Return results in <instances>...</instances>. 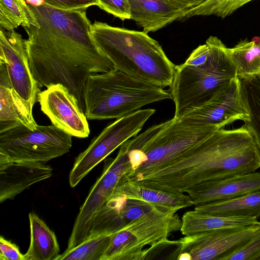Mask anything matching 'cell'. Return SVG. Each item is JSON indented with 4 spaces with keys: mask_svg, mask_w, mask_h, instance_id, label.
Returning a JSON list of instances; mask_svg holds the SVG:
<instances>
[{
    "mask_svg": "<svg viewBox=\"0 0 260 260\" xmlns=\"http://www.w3.org/2000/svg\"><path fill=\"white\" fill-rule=\"evenodd\" d=\"M40 27H24L31 72L40 88L57 84L75 96L85 113L83 89L91 75L114 69L91 35L86 9L64 10L27 4Z\"/></svg>",
    "mask_w": 260,
    "mask_h": 260,
    "instance_id": "cell-1",
    "label": "cell"
},
{
    "mask_svg": "<svg viewBox=\"0 0 260 260\" xmlns=\"http://www.w3.org/2000/svg\"><path fill=\"white\" fill-rule=\"evenodd\" d=\"M260 151L244 124L220 128L170 163L134 178L159 190L184 193L200 183L256 171Z\"/></svg>",
    "mask_w": 260,
    "mask_h": 260,
    "instance_id": "cell-2",
    "label": "cell"
},
{
    "mask_svg": "<svg viewBox=\"0 0 260 260\" xmlns=\"http://www.w3.org/2000/svg\"><path fill=\"white\" fill-rule=\"evenodd\" d=\"M91 35L115 69L162 88L171 85L176 65L147 33L95 21Z\"/></svg>",
    "mask_w": 260,
    "mask_h": 260,
    "instance_id": "cell-3",
    "label": "cell"
},
{
    "mask_svg": "<svg viewBox=\"0 0 260 260\" xmlns=\"http://www.w3.org/2000/svg\"><path fill=\"white\" fill-rule=\"evenodd\" d=\"M227 47L210 36L186 60L176 66L169 91L174 103V117L181 118L207 102L223 85L236 75Z\"/></svg>",
    "mask_w": 260,
    "mask_h": 260,
    "instance_id": "cell-4",
    "label": "cell"
},
{
    "mask_svg": "<svg viewBox=\"0 0 260 260\" xmlns=\"http://www.w3.org/2000/svg\"><path fill=\"white\" fill-rule=\"evenodd\" d=\"M167 99H171L169 90L115 68L90 75L83 89L85 114L89 120L118 119Z\"/></svg>",
    "mask_w": 260,
    "mask_h": 260,
    "instance_id": "cell-5",
    "label": "cell"
},
{
    "mask_svg": "<svg viewBox=\"0 0 260 260\" xmlns=\"http://www.w3.org/2000/svg\"><path fill=\"white\" fill-rule=\"evenodd\" d=\"M219 129L174 117L150 126L124 142L139 157V168L126 176L132 178L170 163Z\"/></svg>",
    "mask_w": 260,
    "mask_h": 260,
    "instance_id": "cell-6",
    "label": "cell"
},
{
    "mask_svg": "<svg viewBox=\"0 0 260 260\" xmlns=\"http://www.w3.org/2000/svg\"><path fill=\"white\" fill-rule=\"evenodd\" d=\"M72 138L53 124L21 125L0 134V159L46 163L69 152Z\"/></svg>",
    "mask_w": 260,
    "mask_h": 260,
    "instance_id": "cell-7",
    "label": "cell"
},
{
    "mask_svg": "<svg viewBox=\"0 0 260 260\" xmlns=\"http://www.w3.org/2000/svg\"><path fill=\"white\" fill-rule=\"evenodd\" d=\"M181 223L176 212L156 207L114 233L102 260H138L146 246L168 238Z\"/></svg>",
    "mask_w": 260,
    "mask_h": 260,
    "instance_id": "cell-8",
    "label": "cell"
},
{
    "mask_svg": "<svg viewBox=\"0 0 260 260\" xmlns=\"http://www.w3.org/2000/svg\"><path fill=\"white\" fill-rule=\"evenodd\" d=\"M155 112L153 109H139L116 119L106 127L91 140L88 147L76 157L69 174L70 186L75 187L114 150L138 134Z\"/></svg>",
    "mask_w": 260,
    "mask_h": 260,
    "instance_id": "cell-9",
    "label": "cell"
},
{
    "mask_svg": "<svg viewBox=\"0 0 260 260\" xmlns=\"http://www.w3.org/2000/svg\"><path fill=\"white\" fill-rule=\"evenodd\" d=\"M131 170V166L126 152L121 145L115 158L105 160L102 173L80 207L65 251L71 250L84 242L90 221L112 195L120 180Z\"/></svg>",
    "mask_w": 260,
    "mask_h": 260,
    "instance_id": "cell-10",
    "label": "cell"
},
{
    "mask_svg": "<svg viewBox=\"0 0 260 260\" xmlns=\"http://www.w3.org/2000/svg\"><path fill=\"white\" fill-rule=\"evenodd\" d=\"M182 118L215 125L219 129L237 120L249 122L251 114L243 81L236 76L219 88L203 105Z\"/></svg>",
    "mask_w": 260,
    "mask_h": 260,
    "instance_id": "cell-11",
    "label": "cell"
},
{
    "mask_svg": "<svg viewBox=\"0 0 260 260\" xmlns=\"http://www.w3.org/2000/svg\"><path fill=\"white\" fill-rule=\"evenodd\" d=\"M0 60L6 65L11 86L28 113L41 91L31 72L25 40L14 30L0 29Z\"/></svg>",
    "mask_w": 260,
    "mask_h": 260,
    "instance_id": "cell-12",
    "label": "cell"
},
{
    "mask_svg": "<svg viewBox=\"0 0 260 260\" xmlns=\"http://www.w3.org/2000/svg\"><path fill=\"white\" fill-rule=\"evenodd\" d=\"M260 228V222L250 225L224 228L184 236L180 239L181 250L178 260H220L247 242Z\"/></svg>",
    "mask_w": 260,
    "mask_h": 260,
    "instance_id": "cell-13",
    "label": "cell"
},
{
    "mask_svg": "<svg viewBox=\"0 0 260 260\" xmlns=\"http://www.w3.org/2000/svg\"><path fill=\"white\" fill-rule=\"evenodd\" d=\"M37 102L52 124L72 137H88L90 129L85 114L75 96L64 86L57 84L41 91Z\"/></svg>",
    "mask_w": 260,
    "mask_h": 260,
    "instance_id": "cell-14",
    "label": "cell"
},
{
    "mask_svg": "<svg viewBox=\"0 0 260 260\" xmlns=\"http://www.w3.org/2000/svg\"><path fill=\"white\" fill-rule=\"evenodd\" d=\"M156 207L113 192L90 221L84 242L99 235L115 233Z\"/></svg>",
    "mask_w": 260,
    "mask_h": 260,
    "instance_id": "cell-15",
    "label": "cell"
},
{
    "mask_svg": "<svg viewBox=\"0 0 260 260\" xmlns=\"http://www.w3.org/2000/svg\"><path fill=\"white\" fill-rule=\"evenodd\" d=\"M260 190V172L236 175L204 182L186 193L195 206L223 201Z\"/></svg>",
    "mask_w": 260,
    "mask_h": 260,
    "instance_id": "cell-16",
    "label": "cell"
},
{
    "mask_svg": "<svg viewBox=\"0 0 260 260\" xmlns=\"http://www.w3.org/2000/svg\"><path fill=\"white\" fill-rule=\"evenodd\" d=\"M52 171L43 162L0 159V203L13 200L32 185L49 178Z\"/></svg>",
    "mask_w": 260,
    "mask_h": 260,
    "instance_id": "cell-17",
    "label": "cell"
},
{
    "mask_svg": "<svg viewBox=\"0 0 260 260\" xmlns=\"http://www.w3.org/2000/svg\"><path fill=\"white\" fill-rule=\"evenodd\" d=\"M113 192L128 199L144 201L156 207L175 212L193 205L187 194L149 187L132 180L126 175L120 180Z\"/></svg>",
    "mask_w": 260,
    "mask_h": 260,
    "instance_id": "cell-18",
    "label": "cell"
},
{
    "mask_svg": "<svg viewBox=\"0 0 260 260\" xmlns=\"http://www.w3.org/2000/svg\"><path fill=\"white\" fill-rule=\"evenodd\" d=\"M131 18L145 33L154 32L182 19L183 11L168 0H128Z\"/></svg>",
    "mask_w": 260,
    "mask_h": 260,
    "instance_id": "cell-19",
    "label": "cell"
},
{
    "mask_svg": "<svg viewBox=\"0 0 260 260\" xmlns=\"http://www.w3.org/2000/svg\"><path fill=\"white\" fill-rule=\"evenodd\" d=\"M0 134L24 125L34 129L38 124L14 92L6 65L0 60Z\"/></svg>",
    "mask_w": 260,
    "mask_h": 260,
    "instance_id": "cell-20",
    "label": "cell"
},
{
    "mask_svg": "<svg viewBox=\"0 0 260 260\" xmlns=\"http://www.w3.org/2000/svg\"><path fill=\"white\" fill-rule=\"evenodd\" d=\"M181 221L180 231L184 236L224 228L245 226L259 222L257 218L253 217L214 215L194 209L184 213Z\"/></svg>",
    "mask_w": 260,
    "mask_h": 260,
    "instance_id": "cell-21",
    "label": "cell"
},
{
    "mask_svg": "<svg viewBox=\"0 0 260 260\" xmlns=\"http://www.w3.org/2000/svg\"><path fill=\"white\" fill-rule=\"evenodd\" d=\"M194 209L214 215L258 218L260 216V190L229 200L197 205Z\"/></svg>",
    "mask_w": 260,
    "mask_h": 260,
    "instance_id": "cell-22",
    "label": "cell"
},
{
    "mask_svg": "<svg viewBox=\"0 0 260 260\" xmlns=\"http://www.w3.org/2000/svg\"><path fill=\"white\" fill-rule=\"evenodd\" d=\"M28 216L30 242L25 260H55L60 251L55 233L34 212Z\"/></svg>",
    "mask_w": 260,
    "mask_h": 260,
    "instance_id": "cell-23",
    "label": "cell"
},
{
    "mask_svg": "<svg viewBox=\"0 0 260 260\" xmlns=\"http://www.w3.org/2000/svg\"><path fill=\"white\" fill-rule=\"evenodd\" d=\"M226 50L240 80L247 82L260 77V37L241 40Z\"/></svg>",
    "mask_w": 260,
    "mask_h": 260,
    "instance_id": "cell-24",
    "label": "cell"
},
{
    "mask_svg": "<svg viewBox=\"0 0 260 260\" xmlns=\"http://www.w3.org/2000/svg\"><path fill=\"white\" fill-rule=\"evenodd\" d=\"M0 24L6 30H14L20 25L40 27L25 0H0Z\"/></svg>",
    "mask_w": 260,
    "mask_h": 260,
    "instance_id": "cell-25",
    "label": "cell"
},
{
    "mask_svg": "<svg viewBox=\"0 0 260 260\" xmlns=\"http://www.w3.org/2000/svg\"><path fill=\"white\" fill-rule=\"evenodd\" d=\"M114 234L101 235L88 239L71 250L59 254L55 260H102Z\"/></svg>",
    "mask_w": 260,
    "mask_h": 260,
    "instance_id": "cell-26",
    "label": "cell"
},
{
    "mask_svg": "<svg viewBox=\"0 0 260 260\" xmlns=\"http://www.w3.org/2000/svg\"><path fill=\"white\" fill-rule=\"evenodd\" d=\"M253 0H205L199 5L183 11L182 19L194 16L214 15L222 19Z\"/></svg>",
    "mask_w": 260,
    "mask_h": 260,
    "instance_id": "cell-27",
    "label": "cell"
},
{
    "mask_svg": "<svg viewBox=\"0 0 260 260\" xmlns=\"http://www.w3.org/2000/svg\"><path fill=\"white\" fill-rule=\"evenodd\" d=\"M243 83L251 114L250 121L245 124L251 132L260 151V77Z\"/></svg>",
    "mask_w": 260,
    "mask_h": 260,
    "instance_id": "cell-28",
    "label": "cell"
},
{
    "mask_svg": "<svg viewBox=\"0 0 260 260\" xmlns=\"http://www.w3.org/2000/svg\"><path fill=\"white\" fill-rule=\"evenodd\" d=\"M181 250V243L178 240L165 239L158 241L147 248H144L138 260L177 259Z\"/></svg>",
    "mask_w": 260,
    "mask_h": 260,
    "instance_id": "cell-29",
    "label": "cell"
},
{
    "mask_svg": "<svg viewBox=\"0 0 260 260\" xmlns=\"http://www.w3.org/2000/svg\"><path fill=\"white\" fill-rule=\"evenodd\" d=\"M260 228L244 244L223 256L220 260H259Z\"/></svg>",
    "mask_w": 260,
    "mask_h": 260,
    "instance_id": "cell-30",
    "label": "cell"
},
{
    "mask_svg": "<svg viewBox=\"0 0 260 260\" xmlns=\"http://www.w3.org/2000/svg\"><path fill=\"white\" fill-rule=\"evenodd\" d=\"M27 4L40 6L46 4L51 7L64 10L87 9L90 6L98 4V0H25Z\"/></svg>",
    "mask_w": 260,
    "mask_h": 260,
    "instance_id": "cell-31",
    "label": "cell"
},
{
    "mask_svg": "<svg viewBox=\"0 0 260 260\" xmlns=\"http://www.w3.org/2000/svg\"><path fill=\"white\" fill-rule=\"evenodd\" d=\"M97 6L121 20L131 18L128 0H98Z\"/></svg>",
    "mask_w": 260,
    "mask_h": 260,
    "instance_id": "cell-32",
    "label": "cell"
},
{
    "mask_svg": "<svg viewBox=\"0 0 260 260\" xmlns=\"http://www.w3.org/2000/svg\"><path fill=\"white\" fill-rule=\"evenodd\" d=\"M0 260H25L22 254L15 244L0 237Z\"/></svg>",
    "mask_w": 260,
    "mask_h": 260,
    "instance_id": "cell-33",
    "label": "cell"
},
{
    "mask_svg": "<svg viewBox=\"0 0 260 260\" xmlns=\"http://www.w3.org/2000/svg\"><path fill=\"white\" fill-rule=\"evenodd\" d=\"M182 10L195 7L205 0H168Z\"/></svg>",
    "mask_w": 260,
    "mask_h": 260,
    "instance_id": "cell-34",
    "label": "cell"
},
{
    "mask_svg": "<svg viewBox=\"0 0 260 260\" xmlns=\"http://www.w3.org/2000/svg\"><path fill=\"white\" fill-rule=\"evenodd\" d=\"M259 260H260V258H259Z\"/></svg>",
    "mask_w": 260,
    "mask_h": 260,
    "instance_id": "cell-35",
    "label": "cell"
}]
</instances>
